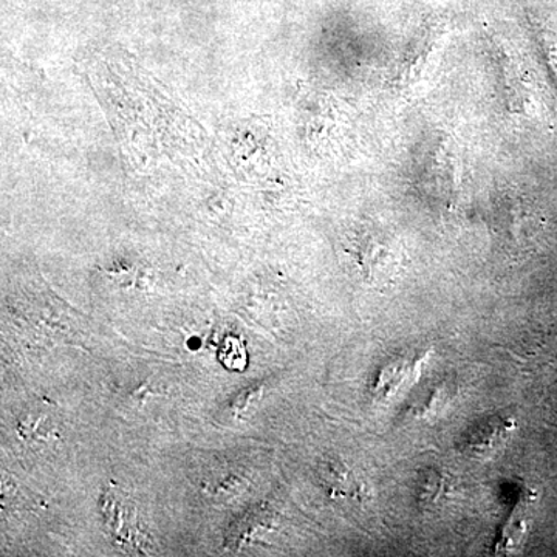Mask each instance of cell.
Segmentation results:
<instances>
[{"label": "cell", "instance_id": "cell-1", "mask_svg": "<svg viewBox=\"0 0 557 557\" xmlns=\"http://www.w3.org/2000/svg\"><path fill=\"white\" fill-rule=\"evenodd\" d=\"M102 518L108 525L110 534L120 542L121 545H127L132 549L145 548V533L139 525L137 511L129 498L124 494L104 493L101 500Z\"/></svg>", "mask_w": 557, "mask_h": 557}, {"label": "cell", "instance_id": "cell-2", "mask_svg": "<svg viewBox=\"0 0 557 557\" xmlns=\"http://www.w3.org/2000/svg\"><path fill=\"white\" fill-rule=\"evenodd\" d=\"M219 359L226 369L244 370L247 364V351H245L242 341L233 338V336L226 338L223 346L220 347Z\"/></svg>", "mask_w": 557, "mask_h": 557}]
</instances>
